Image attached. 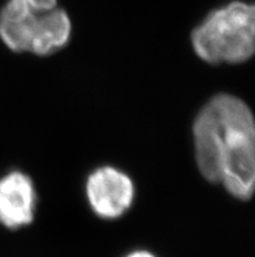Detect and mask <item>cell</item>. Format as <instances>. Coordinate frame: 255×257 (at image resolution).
Instances as JSON below:
<instances>
[{"label":"cell","mask_w":255,"mask_h":257,"mask_svg":"<svg viewBox=\"0 0 255 257\" xmlns=\"http://www.w3.org/2000/svg\"><path fill=\"white\" fill-rule=\"evenodd\" d=\"M193 139L204 179L221 183L236 199L249 200L255 184V127L249 106L232 94H216L198 112Z\"/></svg>","instance_id":"1"},{"label":"cell","mask_w":255,"mask_h":257,"mask_svg":"<svg viewBox=\"0 0 255 257\" xmlns=\"http://www.w3.org/2000/svg\"><path fill=\"white\" fill-rule=\"evenodd\" d=\"M72 24L56 0H8L0 11V39L15 52L47 56L68 45Z\"/></svg>","instance_id":"2"},{"label":"cell","mask_w":255,"mask_h":257,"mask_svg":"<svg viewBox=\"0 0 255 257\" xmlns=\"http://www.w3.org/2000/svg\"><path fill=\"white\" fill-rule=\"evenodd\" d=\"M198 56L210 64L247 62L255 50V8L232 2L215 10L191 33Z\"/></svg>","instance_id":"3"},{"label":"cell","mask_w":255,"mask_h":257,"mask_svg":"<svg viewBox=\"0 0 255 257\" xmlns=\"http://www.w3.org/2000/svg\"><path fill=\"white\" fill-rule=\"evenodd\" d=\"M86 197L98 217L116 219L123 217L132 206L134 184L128 174L116 167H98L87 178Z\"/></svg>","instance_id":"4"},{"label":"cell","mask_w":255,"mask_h":257,"mask_svg":"<svg viewBox=\"0 0 255 257\" xmlns=\"http://www.w3.org/2000/svg\"><path fill=\"white\" fill-rule=\"evenodd\" d=\"M37 191L29 175L11 171L0 178V225L19 230L32 225L36 217Z\"/></svg>","instance_id":"5"},{"label":"cell","mask_w":255,"mask_h":257,"mask_svg":"<svg viewBox=\"0 0 255 257\" xmlns=\"http://www.w3.org/2000/svg\"><path fill=\"white\" fill-rule=\"evenodd\" d=\"M125 257H156L155 254L151 253L149 251H145V249H138V251H133L129 254H126Z\"/></svg>","instance_id":"6"}]
</instances>
